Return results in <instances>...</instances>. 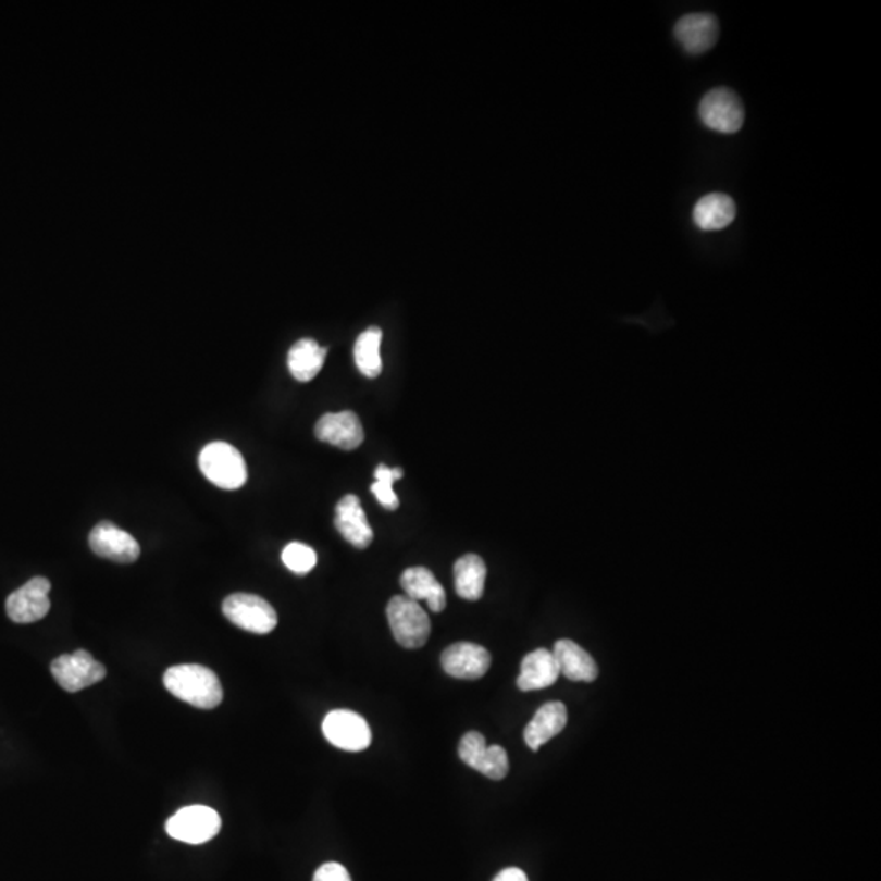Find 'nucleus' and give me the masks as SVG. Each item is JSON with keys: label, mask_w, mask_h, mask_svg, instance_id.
Returning <instances> with one entry per match:
<instances>
[{"label": "nucleus", "mask_w": 881, "mask_h": 881, "mask_svg": "<svg viewBox=\"0 0 881 881\" xmlns=\"http://www.w3.org/2000/svg\"><path fill=\"white\" fill-rule=\"evenodd\" d=\"M163 684L179 700L206 710L218 707L224 697L215 672L201 665L172 666L163 674Z\"/></svg>", "instance_id": "f257e3e1"}, {"label": "nucleus", "mask_w": 881, "mask_h": 881, "mask_svg": "<svg viewBox=\"0 0 881 881\" xmlns=\"http://www.w3.org/2000/svg\"><path fill=\"white\" fill-rule=\"evenodd\" d=\"M202 475L222 489H237L247 482V463L232 444L215 440L199 454Z\"/></svg>", "instance_id": "f03ea898"}, {"label": "nucleus", "mask_w": 881, "mask_h": 881, "mask_svg": "<svg viewBox=\"0 0 881 881\" xmlns=\"http://www.w3.org/2000/svg\"><path fill=\"white\" fill-rule=\"evenodd\" d=\"M387 620L395 640L404 648H421L430 638V617L423 607L410 597H392L387 604Z\"/></svg>", "instance_id": "7ed1b4c3"}, {"label": "nucleus", "mask_w": 881, "mask_h": 881, "mask_svg": "<svg viewBox=\"0 0 881 881\" xmlns=\"http://www.w3.org/2000/svg\"><path fill=\"white\" fill-rule=\"evenodd\" d=\"M222 612L238 629L257 635H266L277 625L276 610L268 600L255 594H231L222 604Z\"/></svg>", "instance_id": "20e7f679"}, {"label": "nucleus", "mask_w": 881, "mask_h": 881, "mask_svg": "<svg viewBox=\"0 0 881 881\" xmlns=\"http://www.w3.org/2000/svg\"><path fill=\"white\" fill-rule=\"evenodd\" d=\"M166 834L185 844H204L221 831V816L209 806L193 805L178 809L165 824Z\"/></svg>", "instance_id": "39448f33"}, {"label": "nucleus", "mask_w": 881, "mask_h": 881, "mask_svg": "<svg viewBox=\"0 0 881 881\" xmlns=\"http://www.w3.org/2000/svg\"><path fill=\"white\" fill-rule=\"evenodd\" d=\"M702 123L721 134H734L743 127L744 107L730 88L718 87L708 91L698 104Z\"/></svg>", "instance_id": "423d86ee"}, {"label": "nucleus", "mask_w": 881, "mask_h": 881, "mask_svg": "<svg viewBox=\"0 0 881 881\" xmlns=\"http://www.w3.org/2000/svg\"><path fill=\"white\" fill-rule=\"evenodd\" d=\"M52 678L67 692H78L103 681L107 669L90 653L77 649L72 655H62L51 662Z\"/></svg>", "instance_id": "0eeeda50"}, {"label": "nucleus", "mask_w": 881, "mask_h": 881, "mask_svg": "<svg viewBox=\"0 0 881 881\" xmlns=\"http://www.w3.org/2000/svg\"><path fill=\"white\" fill-rule=\"evenodd\" d=\"M323 736L330 744L349 753L368 749L372 733L368 721L352 710H333L323 718Z\"/></svg>", "instance_id": "6e6552de"}, {"label": "nucleus", "mask_w": 881, "mask_h": 881, "mask_svg": "<svg viewBox=\"0 0 881 881\" xmlns=\"http://www.w3.org/2000/svg\"><path fill=\"white\" fill-rule=\"evenodd\" d=\"M459 757L463 764L479 770L492 780H502L509 772L508 753L505 747L486 744L485 736L479 731L463 734L459 743Z\"/></svg>", "instance_id": "1a4fd4ad"}, {"label": "nucleus", "mask_w": 881, "mask_h": 881, "mask_svg": "<svg viewBox=\"0 0 881 881\" xmlns=\"http://www.w3.org/2000/svg\"><path fill=\"white\" fill-rule=\"evenodd\" d=\"M51 583L42 576L32 578L5 600L7 616L15 623H33L45 619L51 609L49 603Z\"/></svg>", "instance_id": "9d476101"}, {"label": "nucleus", "mask_w": 881, "mask_h": 881, "mask_svg": "<svg viewBox=\"0 0 881 881\" xmlns=\"http://www.w3.org/2000/svg\"><path fill=\"white\" fill-rule=\"evenodd\" d=\"M88 544L98 557L108 558L117 563H133L140 555V547L136 538L129 532L114 525L113 522H98L88 535Z\"/></svg>", "instance_id": "9b49d317"}, {"label": "nucleus", "mask_w": 881, "mask_h": 881, "mask_svg": "<svg viewBox=\"0 0 881 881\" xmlns=\"http://www.w3.org/2000/svg\"><path fill=\"white\" fill-rule=\"evenodd\" d=\"M440 665L447 674L457 679H480L492 665L488 649L476 643L459 642L447 646L440 655Z\"/></svg>", "instance_id": "f8f14e48"}, {"label": "nucleus", "mask_w": 881, "mask_h": 881, "mask_svg": "<svg viewBox=\"0 0 881 881\" xmlns=\"http://www.w3.org/2000/svg\"><path fill=\"white\" fill-rule=\"evenodd\" d=\"M315 436L339 449L352 450L364 440V430L355 411L326 413L317 421Z\"/></svg>", "instance_id": "ddd939ff"}, {"label": "nucleus", "mask_w": 881, "mask_h": 881, "mask_svg": "<svg viewBox=\"0 0 881 881\" xmlns=\"http://www.w3.org/2000/svg\"><path fill=\"white\" fill-rule=\"evenodd\" d=\"M718 22L710 13H688L678 20L674 36L688 54H704L718 41Z\"/></svg>", "instance_id": "4468645a"}, {"label": "nucleus", "mask_w": 881, "mask_h": 881, "mask_svg": "<svg viewBox=\"0 0 881 881\" xmlns=\"http://www.w3.org/2000/svg\"><path fill=\"white\" fill-rule=\"evenodd\" d=\"M335 525L345 541L356 548H368L374 537L361 501L356 495H346L339 499L335 508Z\"/></svg>", "instance_id": "2eb2a0df"}, {"label": "nucleus", "mask_w": 881, "mask_h": 881, "mask_svg": "<svg viewBox=\"0 0 881 881\" xmlns=\"http://www.w3.org/2000/svg\"><path fill=\"white\" fill-rule=\"evenodd\" d=\"M568 711L561 702H547L535 711L524 730V741L532 750L541 749L567 727Z\"/></svg>", "instance_id": "dca6fc26"}, {"label": "nucleus", "mask_w": 881, "mask_h": 881, "mask_svg": "<svg viewBox=\"0 0 881 881\" xmlns=\"http://www.w3.org/2000/svg\"><path fill=\"white\" fill-rule=\"evenodd\" d=\"M560 675L557 659L550 649L538 648L524 656L519 672L518 687L522 692L541 691L550 687Z\"/></svg>", "instance_id": "f3484780"}, {"label": "nucleus", "mask_w": 881, "mask_h": 881, "mask_svg": "<svg viewBox=\"0 0 881 881\" xmlns=\"http://www.w3.org/2000/svg\"><path fill=\"white\" fill-rule=\"evenodd\" d=\"M400 584L405 596L413 600H426L433 612H443L446 607V591L434 576L433 571L424 567H411L401 573Z\"/></svg>", "instance_id": "a211bd4d"}, {"label": "nucleus", "mask_w": 881, "mask_h": 881, "mask_svg": "<svg viewBox=\"0 0 881 881\" xmlns=\"http://www.w3.org/2000/svg\"><path fill=\"white\" fill-rule=\"evenodd\" d=\"M551 653L557 659L560 674H563L570 681L593 682L597 678L599 669H597L596 661L578 643L567 638L558 640Z\"/></svg>", "instance_id": "6ab92c4d"}, {"label": "nucleus", "mask_w": 881, "mask_h": 881, "mask_svg": "<svg viewBox=\"0 0 881 881\" xmlns=\"http://www.w3.org/2000/svg\"><path fill=\"white\" fill-rule=\"evenodd\" d=\"M736 206L724 193H710L698 199L692 211L695 225L702 231H721L734 221Z\"/></svg>", "instance_id": "aec40b11"}, {"label": "nucleus", "mask_w": 881, "mask_h": 881, "mask_svg": "<svg viewBox=\"0 0 881 881\" xmlns=\"http://www.w3.org/2000/svg\"><path fill=\"white\" fill-rule=\"evenodd\" d=\"M486 567L485 561L475 554L460 557L454 564V583L456 591L462 599L476 600L482 597L485 590Z\"/></svg>", "instance_id": "412c9836"}, {"label": "nucleus", "mask_w": 881, "mask_h": 881, "mask_svg": "<svg viewBox=\"0 0 881 881\" xmlns=\"http://www.w3.org/2000/svg\"><path fill=\"white\" fill-rule=\"evenodd\" d=\"M326 349L315 339H299L287 355L290 374L299 382H309L319 374L325 362Z\"/></svg>", "instance_id": "4be33fe9"}, {"label": "nucleus", "mask_w": 881, "mask_h": 881, "mask_svg": "<svg viewBox=\"0 0 881 881\" xmlns=\"http://www.w3.org/2000/svg\"><path fill=\"white\" fill-rule=\"evenodd\" d=\"M381 343L382 332L379 326H371L356 339V365L365 377L374 379L382 372Z\"/></svg>", "instance_id": "5701e85b"}, {"label": "nucleus", "mask_w": 881, "mask_h": 881, "mask_svg": "<svg viewBox=\"0 0 881 881\" xmlns=\"http://www.w3.org/2000/svg\"><path fill=\"white\" fill-rule=\"evenodd\" d=\"M375 482L371 485V492L374 493L375 498L379 499L382 506L388 511H394L398 508V498L394 492V483L404 476V470L398 467L381 466L374 472Z\"/></svg>", "instance_id": "b1692460"}, {"label": "nucleus", "mask_w": 881, "mask_h": 881, "mask_svg": "<svg viewBox=\"0 0 881 881\" xmlns=\"http://www.w3.org/2000/svg\"><path fill=\"white\" fill-rule=\"evenodd\" d=\"M283 563L286 564L287 570L296 574H306L317 564V554L309 545L300 544V542H290L284 547Z\"/></svg>", "instance_id": "393cba45"}, {"label": "nucleus", "mask_w": 881, "mask_h": 881, "mask_svg": "<svg viewBox=\"0 0 881 881\" xmlns=\"http://www.w3.org/2000/svg\"><path fill=\"white\" fill-rule=\"evenodd\" d=\"M313 881H352L348 870L342 864L328 861L323 864L313 874Z\"/></svg>", "instance_id": "a878e982"}, {"label": "nucleus", "mask_w": 881, "mask_h": 881, "mask_svg": "<svg viewBox=\"0 0 881 881\" xmlns=\"http://www.w3.org/2000/svg\"><path fill=\"white\" fill-rule=\"evenodd\" d=\"M493 881H529L528 877H525L524 871L521 868H505V870L499 871L496 874L495 880Z\"/></svg>", "instance_id": "bb28decb"}]
</instances>
